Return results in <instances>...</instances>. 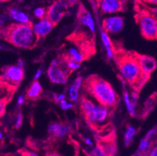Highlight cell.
<instances>
[{
	"label": "cell",
	"mask_w": 157,
	"mask_h": 156,
	"mask_svg": "<svg viewBox=\"0 0 157 156\" xmlns=\"http://www.w3.org/2000/svg\"><path fill=\"white\" fill-rule=\"evenodd\" d=\"M146 2H148L150 4H154V5H157V0H144Z\"/></svg>",
	"instance_id": "74e56055"
},
{
	"label": "cell",
	"mask_w": 157,
	"mask_h": 156,
	"mask_svg": "<svg viewBox=\"0 0 157 156\" xmlns=\"http://www.w3.org/2000/svg\"><path fill=\"white\" fill-rule=\"evenodd\" d=\"M148 156H157V147H155L151 150Z\"/></svg>",
	"instance_id": "e575fe53"
},
{
	"label": "cell",
	"mask_w": 157,
	"mask_h": 156,
	"mask_svg": "<svg viewBox=\"0 0 157 156\" xmlns=\"http://www.w3.org/2000/svg\"><path fill=\"white\" fill-rule=\"evenodd\" d=\"M85 143L87 144L88 146H89V147H92V146H93L94 143L93 141H92V139H90L89 137H86L85 139Z\"/></svg>",
	"instance_id": "836d02e7"
},
{
	"label": "cell",
	"mask_w": 157,
	"mask_h": 156,
	"mask_svg": "<svg viewBox=\"0 0 157 156\" xmlns=\"http://www.w3.org/2000/svg\"><path fill=\"white\" fill-rule=\"evenodd\" d=\"M67 55H70L72 59L76 60L77 62L80 63L84 60L83 54L81 53V51H80L78 48H74V47H71V48H70Z\"/></svg>",
	"instance_id": "44dd1931"
},
{
	"label": "cell",
	"mask_w": 157,
	"mask_h": 156,
	"mask_svg": "<svg viewBox=\"0 0 157 156\" xmlns=\"http://www.w3.org/2000/svg\"><path fill=\"white\" fill-rule=\"evenodd\" d=\"M48 79L56 84H64L67 81L68 74L59 66H50L47 71Z\"/></svg>",
	"instance_id": "9c48e42d"
},
{
	"label": "cell",
	"mask_w": 157,
	"mask_h": 156,
	"mask_svg": "<svg viewBox=\"0 0 157 156\" xmlns=\"http://www.w3.org/2000/svg\"><path fill=\"white\" fill-rule=\"evenodd\" d=\"M138 61H139L140 67L144 74L149 76L155 69H156L157 63L154 58L149 55H138Z\"/></svg>",
	"instance_id": "7c38bea8"
},
{
	"label": "cell",
	"mask_w": 157,
	"mask_h": 156,
	"mask_svg": "<svg viewBox=\"0 0 157 156\" xmlns=\"http://www.w3.org/2000/svg\"><path fill=\"white\" fill-rule=\"evenodd\" d=\"M148 148H149V140L146 139L145 137L140 141L138 150H139L140 152H145L146 151H148Z\"/></svg>",
	"instance_id": "d4e9b609"
},
{
	"label": "cell",
	"mask_w": 157,
	"mask_h": 156,
	"mask_svg": "<svg viewBox=\"0 0 157 156\" xmlns=\"http://www.w3.org/2000/svg\"><path fill=\"white\" fill-rule=\"evenodd\" d=\"M68 2L65 0H56L48 7L46 18L55 25L59 23L65 15L68 9Z\"/></svg>",
	"instance_id": "8992f818"
},
{
	"label": "cell",
	"mask_w": 157,
	"mask_h": 156,
	"mask_svg": "<svg viewBox=\"0 0 157 156\" xmlns=\"http://www.w3.org/2000/svg\"><path fill=\"white\" fill-rule=\"evenodd\" d=\"M83 84V78L81 77H78L74 80V82L71 85L68 90V96L71 101H78L79 99L80 88Z\"/></svg>",
	"instance_id": "9a60e30c"
},
{
	"label": "cell",
	"mask_w": 157,
	"mask_h": 156,
	"mask_svg": "<svg viewBox=\"0 0 157 156\" xmlns=\"http://www.w3.org/2000/svg\"><path fill=\"white\" fill-rule=\"evenodd\" d=\"M102 27L104 31L108 34H117L124 29V20L121 16L110 15L103 20Z\"/></svg>",
	"instance_id": "52a82bcc"
},
{
	"label": "cell",
	"mask_w": 157,
	"mask_h": 156,
	"mask_svg": "<svg viewBox=\"0 0 157 156\" xmlns=\"http://www.w3.org/2000/svg\"><path fill=\"white\" fill-rule=\"evenodd\" d=\"M157 134V129L153 128V129H151L150 131H148V133L146 134V136H145V138L148 140H150L152 137L155 135Z\"/></svg>",
	"instance_id": "83f0119b"
},
{
	"label": "cell",
	"mask_w": 157,
	"mask_h": 156,
	"mask_svg": "<svg viewBox=\"0 0 157 156\" xmlns=\"http://www.w3.org/2000/svg\"><path fill=\"white\" fill-rule=\"evenodd\" d=\"M124 101L125 105L128 109V113L131 116H135L136 115V110H135V105L132 102L131 98V94H129L128 92H124Z\"/></svg>",
	"instance_id": "ffe728a7"
},
{
	"label": "cell",
	"mask_w": 157,
	"mask_h": 156,
	"mask_svg": "<svg viewBox=\"0 0 157 156\" xmlns=\"http://www.w3.org/2000/svg\"><path fill=\"white\" fill-rule=\"evenodd\" d=\"M17 67H21V68L24 69V61H23L22 59H19V60H18L17 63Z\"/></svg>",
	"instance_id": "d590c367"
},
{
	"label": "cell",
	"mask_w": 157,
	"mask_h": 156,
	"mask_svg": "<svg viewBox=\"0 0 157 156\" xmlns=\"http://www.w3.org/2000/svg\"><path fill=\"white\" fill-rule=\"evenodd\" d=\"M101 12L105 14H113L123 10L122 0H101L99 2Z\"/></svg>",
	"instance_id": "8fae6325"
},
{
	"label": "cell",
	"mask_w": 157,
	"mask_h": 156,
	"mask_svg": "<svg viewBox=\"0 0 157 156\" xmlns=\"http://www.w3.org/2000/svg\"><path fill=\"white\" fill-rule=\"evenodd\" d=\"M53 26L54 24L45 17L44 19L38 20L36 23L33 24L32 28L37 38H42L47 36L52 31Z\"/></svg>",
	"instance_id": "30bf717a"
},
{
	"label": "cell",
	"mask_w": 157,
	"mask_h": 156,
	"mask_svg": "<svg viewBox=\"0 0 157 156\" xmlns=\"http://www.w3.org/2000/svg\"><path fill=\"white\" fill-rule=\"evenodd\" d=\"M42 92V87L38 81H35L29 88L28 89L26 93L27 98L29 99H36L40 96V94Z\"/></svg>",
	"instance_id": "ac0fdd59"
},
{
	"label": "cell",
	"mask_w": 157,
	"mask_h": 156,
	"mask_svg": "<svg viewBox=\"0 0 157 156\" xmlns=\"http://www.w3.org/2000/svg\"><path fill=\"white\" fill-rule=\"evenodd\" d=\"M64 60H65L66 64L67 66V68L69 69L70 71L76 70L80 67V63L77 62L76 60L71 58L70 55H67V56L66 57Z\"/></svg>",
	"instance_id": "7402d4cb"
},
{
	"label": "cell",
	"mask_w": 157,
	"mask_h": 156,
	"mask_svg": "<svg viewBox=\"0 0 157 156\" xmlns=\"http://www.w3.org/2000/svg\"><path fill=\"white\" fill-rule=\"evenodd\" d=\"M8 16L17 24H30V18L28 13L17 7L10 8Z\"/></svg>",
	"instance_id": "4fadbf2b"
},
{
	"label": "cell",
	"mask_w": 157,
	"mask_h": 156,
	"mask_svg": "<svg viewBox=\"0 0 157 156\" xmlns=\"http://www.w3.org/2000/svg\"><path fill=\"white\" fill-rule=\"evenodd\" d=\"M89 156H108L102 144H99L95 146L90 152Z\"/></svg>",
	"instance_id": "603a6c76"
},
{
	"label": "cell",
	"mask_w": 157,
	"mask_h": 156,
	"mask_svg": "<svg viewBox=\"0 0 157 156\" xmlns=\"http://www.w3.org/2000/svg\"><path fill=\"white\" fill-rule=\"evenodd\" d=\"M101 40H102V45L105 49V55H106L107 59H112L114 57V51L113 48L112 41L109 38V34L104 30L101 31Z\"/></svg>",
	"instance_id": "e0dca14e"
},
{
	"label": "cell",
	"mask_w": 157,
	"mask_h": 156,
	"mask_svg": "<svg viewBox=\"0 0 157 156\" xmlns=\"http://www.w3.org/2000/svg\"><path fill=\"white\" fill-rule=\"evenodd\" d=\"M117 63L123 78L135 88H141L148 79L149 76L142 73L137 55L123 54L118 58Z\"/></svg>",
	"instance_id": "6da1fadb"
},
{
	"label": "cell",
	"mask_w": 157,
	"mask_h": 156,
	"mask_svg": "<svg viewBox=\"0 0 157 156\" xmlns=\"http://www.w3.org/2000/svg\"><path fill=\"white\" fill-rule=\"evenodd\" d=\"M59 107L63 110H69L74 107V105L71 102H69V101H67L65 99L59 102Z\"/></svg>",
	"instance_id": "484cf974"
},
{
	"label": "cell",
	"mask_w": 157,
	"mask_h": 156,
	"mask_svg": "<svg viewBox=\"0 0 157 156\" xmlns=\"http://www.w3.org/2000/svg\"><path fill=\"white\" fill-rule=\"evenodd\" d=\"M22 156H39L36 152L34 151H24Z\"/></svg>",
	"instance_id": "1f68e13d"
},
{
	"label": "cell",
	"mask_w": 157,
	"mask_h": 156,
	"mask_svg": "<svg viewBox=\"0 0 157 156\" xmlns=\"http://www.w3.org/2000/svg\"><path fill=\"white\" fill-rule=\"evenodd\" d=\"M81 108L87 120L92 125H100L105 122L109 117V108L104 105H96L88 98L81 101Z\"/></svg>",
	"instance_id": "277c9868"
},
{
	"label": "cell",
	"mask_w": 157,
	"mask_h": 156,
	"mask_svg": "<svg viewBox=\"0 0 157 156\" xmlns=\"http://www.w3.org/2000/svg\"><path fill=\"white\" fill-rule=\"evenodd\" d=\"M80 24L88 28L92 33L95 31V24L92 15L88 11H83L80 14Z\"/></svg>",
	"instance_id": "2e32d148"
},
{
	"label": "cell",
	"mask_w": 157,
	"mask_h": 156,
	"mask_svg": "<svg viewBox=\"0 0 157 156\" xmlns=\"http://www.w3.org/2000/svg\"><path fill=\"white\" fill-rule=\"evenodd\" d=\"M2 137H3V136H2V133L1 132L0 133V138H1V139H2Z\"/></svg>",
	"instance_id": "60d3db41"
},
{
	"label": "cell",
	"mask_w": 157,
	"mask_h": 156,
	"mask_svg": "<svg viewBox=\"0 0 157 156\" xmlns=\"http://www.w3.org/2000/svg\"><path fill=\"white\" fill-rule=\"evenodd\" d=\"M24 101H25V98H24V95H19V97H18L17 98V103L18 105H22L24 103Z\"/></svg>",
	"instance_id": "4dcf8cb0"
},
{
	"label": "cell",
	"mask_w": 157,
	"mask_h": 156,
	"mask_svg": "<svg viewBox=\"0 0 157 156\" xmlns=\"http://www.w3.org/2000/svg\"><path fill=\"white\" fill-rule=\"evenodd\" d=\"M24 77V69L17 66H10L6 67L2 72V79L12 85H18L23 81Z\"/></svg>",
	"instance_id": "ba28073f"
},
{
	"label": "cell",
	"mask_w": 157,
	"mask_h": 156,
	"mask_svg": "<svg viewBox=\"0 0 157 156\" xmlns=\"http://www.w3.org/2000/svg\"><path fill=\"white\" fill-rule=\"evenodd\" d=\"M5 105V104L3 103V101H1V114L2 115V113H3L4 112V108H3V106Z\"/></svg>",
	"instance_id": "ab89813d"
},
{
	"label": "cell",
	"mask_w": 157,
	"mask_h": 156,
	"mask_svg": "<svg viewBox=\"0 0 157 156\" xmlns=\"http://www.w3.org/2000/svg\"><path fill=\"white\" fill-rule=\"evenodd\" d=\"M131 101H132V102L134 103V104H136L137 101H138V94H137L136 92H133L132 94H131Z\"/></svg>",
	"instance_id": "f546056e"
},
{
	"label": "cell",
	"mask_w": 157,
	"mask_h": 156,
	"mask_svg": "<svg viewBox=\"0 0 157 156\" xmlns=\"http://www.w3.org/2000/svg\"><path fill=\"white\" fill-rule=\"evenodd\" d=\"M33 14H34V17L35 18L38 20H42L46 17L47 10H45V9L43 7H36L33 11Z\"/></svg>",
	"instance_id": "cb8c5ba5"
},
{
	"label": "cell",
	"mask_w": 157,
	"mask_h": 156,
	"mask_svg": "<svg viewBox=\"0 0 157 156\" xmlns=\"http://www.w3.org/2000/svg\"><path fill=\"white\" fill-rule=\"evenodd\" d=\"M54 98H55L56 101H58V102H60V101H63V100H65V98H66V95L64 94H56L55 96H54Z\"/></svg>",
	"instance_id": "f1b7e54d"
},
{
	"label": "cell",
	"mask_w": 157,
	"mask_h": 156,
	"mask_svg": "<svg viewBox=\"0 0 157 156\" xmlns=\"http://www.w3.org/2000/svg\"><path fill=\"white\" fill-rule=\"evenodd\" d=\"M136 132L137 131L135 127H134L132 125L128 126L124 133V141L126 147H128L133 141L134 137L136 134Z\"/></svg>",
	"instance_id": "d6986e66"
},
{
	"label": "cell",
	"mask_w": 157,
	"mask_h": 156,
	"mask_svg": "<svg viewBox=\"0 0 157 156\" xmlns=\"http://www.w3.org/2000/svg\"><path fill=\"white\" fill-rule=\"evenodd\" d=\"M132 156H139V155H138V154H134V155H132Z\"/></svg>",
	"instance_id": "b9f144b4"
},
{
	"label": "cell",
	"mask_w": 157,
	"mask_h": 156,
	"mask_svg": "<svg viewBox=\"0 0 157 156\" xmlns=\"http://www.w3.org/2000/svg\"><path fill=\"white\" fill-rule=\"evenodd\" d=\"M65 1H67L68 2V4H74L76 3L78 0H65Z\"/></svg>",
	"instance_id": "f35d334b"
},
{
	"label": "cell",
	"mask_w": 157,
	"mask_h": 156,
	"mask_svg": "<svg viewBox=\"0 0 157 156\" xmlns=\"http://www.w3.org/2000/svg\"><path fill=\"white\" fill-rule=\"evenodd\" d=\"M88 92L98 101L100 105L113 107L117 102V94L109 82L97 76L88 77L85 83Z\"/></svg>",
	"instance_id": "7a4b0ae2"
},
{
	"label": "cell",
	"mask_w": 157,
	"mask_h": 156,
	"mask_svg": "<svg viewBox=\"0 0 157 156\" xmlns=\"http://www.w3.org/2000/svg\"><path fill=\"white\" fill-rule=\"evenodd\" d=\"M48 132L51 136L56 138H63L67 135L69 128L66 124L62 123L53 122L48 126Z\"/></svg>",
	"instance_id": "5bb4252c"
},
{
	"label": "cell",
	"mask_w": 157,
	"mask_h": 156,
	"mask_svg": "<svg viewBox=\"0 0 157 156\" xmlns=\"http://www.w3.org/2000/svg\"><path fill=\"white\" fill-rule=\"evenodd\" d=\"M141 33L147 39L157 38V19L151 14L142 13L138 18Z\"/></svg>",
	"instance_id": "5b68a950"
},
{
	"label": "cell",
	"mask_w": 157,
	"mask_h": 156,
	"mask_svg": "<svg viewBox=\"0 0 157 156\" xmlns=\"http://www.w3.org/2000/svg\"><path fill=\"white\" fill-rule=\"evenodd\" d=\"M46 156H63V155H61L60 154H59V153H57V152H50V153H48Z\"/></svg>",
	"instance_id": "8d00e7d4"
},
{
	"label": "cell",
	"mask_w": 157,
	"mask_h": 156,
	"mask_svg": "<svg viewBox=\"0 0 157 156\" xmlns=\"http://www.w3.org/2000/svg\"><path fill=\"white\" fill-rule=\"evenodd\" d=\"M23 124V116L22 114L20 113L17 116V118H16L15 121V127L16 128H20V127L22 126Z\"/></svg>",
	"instance_id": "4316f807"
},
{
	"label": "cell",
	"mask_w": 157,
	"mask_h": 156,
	"mask_svg": "<svg viewBox=\"0 0 157 156\" xmlns=\"http://www.w3.org/2000/svg\"><path fill=\"white\" fill-rule=\"evenodd\" d=\"M42 70H38L36 71V73H35V77H34V79H35V81H38V79L40 78V77L42 76Z\"/></svg>",
	"instance_id": "d6a6232c"
},
{
	"label": "cell",
	"mask_w": 157,
	"mask_h": 156,
	"mask_svg": "<svg viewBox=\"0 0 157 156\" xmlns=\"http://www.w3.org/2000/svg\"><path fill=\"white\" fill-rule=\"evenodd\" d=\"M4 38L15 47L31 48L38 38L31 24H13L5 29Z\"/></svg>",
	"instance_id": "3957f363"
}]
</instances>
